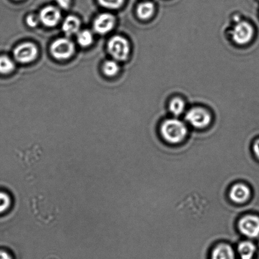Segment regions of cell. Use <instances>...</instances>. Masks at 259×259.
I'll list each match as a JSON object with an SVG mask.
<instances>
[{"label": "cell", "instance_id": "1", "mask_svg": "<svg viewBox=\"0 0 259 259\" xmlns=\"http://www.w3.org/2000/svg\"><path fill=\"white\" fill-rule=\"evenodd\" d=\"M161 136L165 141L169 144L182 143L188 134L187 126L181 121L178 119H167L162 124Z\"/></svg>", "mask_w": 259, "mask_h": 259}, {"label": "cell", "instance_id": "2", "mask_svg": "<svg viewBox=\"0 0 259 259\" xmlns=\"http://www.w3.org/2000/svg\"><path fill=\"white\" fill-rule=\"evenodd\" d=\"M108 50L110 54L116 60L124 61L128 58L130 46L125 38L116 35L111 38L108 43Z\"/></svg>", "mask_w": 259, "mask_h": 259}, {"label": "cell", "instance_id": "3", "mask_svg": "<svg viewBox=\"0 0 259 259\" xmlns=\"http://www.w3.org/2000/svg\"><path fill=\"white\" fill-rule=\"evenodd\" d=\"M50 50L53 57L57 59H68L74 53L75 45L67 38H60L52 43Z\"/></svg>", "mask_w": 259, "mask_h": 259}, {"label": "cell", "instance_id": "4", "mask_svg": "<svg viewBox=\"0 0 259 259\" xmlns=\"http://www.w3.org/2000/svg\"><path fill=\"white\" fill-rule=\"evenodd\" d=\"M238 228L243 235L248 238L259 237V217L248 214L242 217L238 223Z\"/></svg>", "mask_w": 259, "mask_h": 259}, {"label": "cell", "instance_id": "5", "mask_svg": "<svg viewBox=\"0 0 259 259\" xmlns=\"http://www.w3.org/2000/svg\"><path fill=\"white\" fill-rule=\"evenodd\" d=\"M185 119L194 128L202 129L209 125L211 117L204 109L194 108L188 112Z\"/></svg>", "mask_w": 259, "mask_h": 259}, {"label": "cell", "instance_id": "6", "mask_svg": "<svg viewBox=\"0 0 259 259\" xmlns=\"http://www.w3.org/2000/svg\"><path fill=\"white\" fill-rule=\"evenodd\" d=\"M36 46L31 43H24L18 46L14 52V57L18 62L26 63L32 62L37 55Z\"/></svg>", "mask_w": 259, "mask_h": 259}, {"label": "cell", "instance_id": "7", "mask_svg": "<svg viewBox=\"0 0 259 259\" xmlns=\"http://www.w3.org/2000/svg\"><path fill=\"white\" fill-rule=\"evenodd\" d=\"M254 29L252 25L247 22L238 23L233 30V39L239 45H245L252 40Z\"/></svg>", "mask_w": 259, "mask_h": 259}, {"label": "cell", "instance_id": "8", "mask_svg": "<svg viewBox=\"0 0 259 259\" xmlns=\"http://www.w3.org/2000/svg\"><path fill=\"white\" fill-rule=\"evenodd\" d=\"M251 191L249 187L242 182L233 185L229 192L230 199L235 204H243L250 199Z\"/></svg>", "mask_w": 259, "mask_h": 259}, {"label": "cell", "instance_id": "9", "mask_svg": "<svg viewBox=\"0 0 259 259\" xmlns=\"http://www.w3.org/2000/svg\"><path fill=\"white\" fill-rule=\"evenodd\" d=\"M115 24V18L110 14H102L96 18L94 22V29L100 34H107L113 29Z\"/></svg>", "mask_w": 259, "mask_h": 259}, {"label": "cell", "instance_id": "10", "mask_svg": "<svg viewBox=\"0 0 259 259\" xmlns=\"http://www.w3.org/2000/svg\"><path fill=\"white\" fill-rule=\"evenodd\" d=\"M40 21L47 27H54L59 22L61 19L60 10L55 7H45L40 12Z\"/></svg>", "mask_w": 259, "mask_h": 259}, {"label": "cell", "instance_id": "11", "mask_svg": "<svg viewBox=\"0 0 259 259\" xmlns=\"http://www.w3.org/2000/svg\"><path fill=\"white\" fill-rule=\"evenodd\" d=\"M211 259H235L234 250L227 243H220L213 249Z\"/></svg>", "mask_w": 259, "mask_h": 259}, {"label": "cell", "instance_id": "12", "mask_svg": "<svg viewBox=\"0 0 259 259\" xmlns=\"http://www.w3.org/2000/svg\"><path fill=\"white\" fill-rule=\"evenodd\" d=\"M80 27V21L77 17L70 15L66 18L63 23L62 29L67 36H72L78 32Z\"/></svg>", "mask_w": 259, "mask_h": 259}, {"label": "cell", "instance_id": "13", "mask_svg": "<svg viewBox=\"0 0 259 259\" xmlns=\"http://www.w3.org/2000/svg\"><path fill=\"white\" fill-rule=\"evenodd\" d=\"M256 247L250 241H243L238 244V252L241 259H253Z\"/></svg>", "mask_w": 259, "mask_h": 259}, {"label": "cell", "instance_id": "14", "mask_svg": "<svg viewBox=\"0 0 259 259\" xmlns=\"http://www.w3.org/2000/svg\"><path fill=\"white\" fill-rule=\"evenodd\" d=\"M154 5L151 2H144L137 7V15L140 19H148L154 12Z\"/></svg>", "mask_w": 259, "mask_h": 259}, {"label": "cell", "instance_id": "15", "mask_svg": "<svg viewBox=\"0 0 259 259\" xmlns=\"http://www.w3.org/2000/svg\"><path fill=\"white\" fill-rule=\"evenodd\" d=\"M119 69H120L119 65L115 61H106L103 65V72L108 77H113V76L117 75Z\"/></svg>", "mask_w": 259, "mask_h": 259}, {"label": "cell", "instance_id": "16", "mask_svg": "<svg viewBox=\"0 0 259 259\" xmlns=\"http://www.w3.org/2000/svg\"><path fill=\"white\" fill-rule=\"evenodd\" d=\"M14 62L7 56L3 55L0 57V73H9L14 70Z\"/></svg>", "mask_w": 259, "mask_h": 259}, {"label": "cell", "instance_id": "17", "mask_svg": "<svg viewBox=\"0 0 259 259\" xmlns=\"http://www.w3.org/2000/svg\"><path fill=\"white\" fill-rule=\"evenodd\" d=\"M77 42L81 47H88L93 42V35L90 30H83L78 34Z\"/></svg>", "mask_w": 259, "mask_h": 259}, {"label": "cell", "instance_id": "18", "mask_svg": "<svg viewBox=\"0 0 259 259\" xmlns=\"http://www.w3.org/2000/svg\"><path fill=\"white\" fill-rule=\"evenodd\" d=\"M185 108L184 101L180 98H175L169 104V110L175 116H180L183 113Z\"/></svg>", "mask_w": 259, "mask_h": 259}, {"label": "cell", "instance_id": "19", "mask_svg": "<svg viewBox=\"0 0 259 259\" xmlns=\"http://www.w3.org/2000/svg\"><path fill=\"white\" fill-rule=\"evenodd\" d=\"M101 6L109 9H117L122 6L124 0H98Z\"/></svg>", "mask_w": 259, "mask_h": 259}, {"label": "cell", "instance_id": "20", "mask_svg": "<svg viewBox=\"0 0 259 259\" xmlns=\"http://www.w3.org/2000/svg\"><path fill=\"white\" fill-rule=\"evenodd\" d=\"M10 198L4 193L0 192V213L4 212L9 207Z\"/></svg>", "mask_w": 259, "mask_h": 259}, {"label": "cell", "instance_id": "21", "mask_svg": "<svg viewBox=\"0 0 259 259\" xmlns=\"http://www.w3.org/2000/svg\"><path fill=\"white\" fill-rule=\"evenodd\" d=\"M39 20V17L36 16V15H29L27 17L26 22L29 27H35L37 26Z\"/></svg>", "mask_w": 259, "mask_h": 259}, {"label": "cell", "instance_id": "22", "mask_svg": "<svg viewBox=\"0 0 259 259\" xmlns=\"http://www.w3.org/2000/svg\"><path fill=\"white\" fill-rule=\"evenodd\" d=\"M58 5L63 9H67L69 8L71 0H57Z\"/></svg>", "mask_w": 259, "mask_h": 259}, {"label": "cell", "instance_id": "23", "mask_svg": "<svg viewBox=\"0 0 259 259\" xmlns=\"http://www.w3.org/2000/svg\"><path fill=\"white\" fill-rule=\"evenodd\" d=\"M253 151L255 156L259 160V139H257L253 144Z\"/></svg>", "mask_w": 259, "mask_h": 259}, {"label": "cell", "instance_id": "24", "mask_svg": "<svg viewBox=\"0 0 259 259\" xmlns=\"http://www.w3.org/2000/svg\"><path fill=\"white\" fill-rule=\"evenodd\" d=\"M0 259H12L9 253L4 250H0Z\"/></svg>", "mask_w": 259, "mask_h": 259}]
</instances>
